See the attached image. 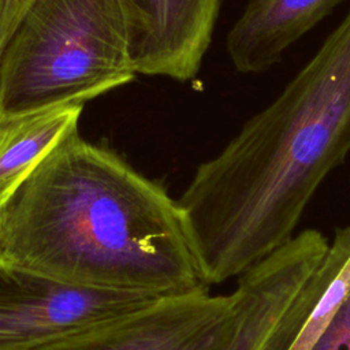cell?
Returning a JSON list of instances; mask_svg holds the SVG:
<instances>
[{
  "instance_id": "cell-1",
  "label": "cell",
  "mask_w": 350,
  "mask_h": 350,
  "mask_svg": "<svg viewBox=\"0 0 350 350\" xmlns=\"http://www.w3.org/2000/svg\"><path fill=\"white\" fill-rule=\"evenodd\" d=\"M350 153V10L313 57L178 200L204 282L219 284L286 245Z\"/></svg>"
},
{
  "instance_id": "cell-2",
  "label": "cell",
  "mask_w": 350,
  "mask_h": 350,
  "mask_svg": "<svg viewBox=\"0 0 350 350\" xmlns=\"http://www.w3.org/2000/svg\"><path fill=\"white\" fill-rule=\"evenodd\" d=\"M0 258L92 288L208 290L178 201L78 131L0 208Z\"/></svg>"
},
{
  "instance_id": "cell-3",
  "label": "cell",
  "mask_w": 350,
  "mask_h": 350,
  "mask_svg": "<svg viewBox=\"0 0 350 350\" xmlns=\"http://www.w3.org/2000/svg\"><path fill=\"white\" fill-rule=\"evenodd\" d=\"M135 74L120 0H34L0 57V113L83 105Z\"/></svg>"
},
{
  "instance_id": "cell-4",
  "label": "cell",
  "mask_w": 350,
  "mask_h": 350,
  "mask_svg": "<svg viewBox=\"0 0 350 350\" xmlns=\"http://www.w3.org/2000/svg\"><path fill=\"white\" fill-rule=\"evenodd\" d=\"M163 297L79 286L0 258V350H40Z\"/></svg>"
},
{
  "instance_id": "cell-5",
  "label": "cell",
  "mask_w": 350,
  "mask_h": 350,
  "mask_svg": "<svg viewBox=\"0 0 350 350\" xmlns=\"http://www.w3.org/2000/svg\"><path fill=\"white\" fill-rule=\"evenodd\" d=\"M237 324L234 294L168 295L40 350H227Z\"/></svg>"
},
{
  "instance_id": "cell-6",
  "label": "cell",
  "mask_w": 350,
  "mask_h": 350,
  "mask_svg": "<svg viewBox=\"0 0 350 350\" xmlns=\"http://www.w3.org/2000/svg\"><path fill=\"white\" fill-rule=\"evenodd\" d=\"M137 74L191 79L211 44L221 0H120Z\"/></svg>"
},
{
  "instance_id": "cell-7",
  "label": "cell",
  "mask_w": 350,
  "mask_h": 350,
  "mask_svg": "<svg viewBox=\"0 0 350 350\" xmlns=\"http://www.w3.org/2000/svg\"><path fill=\"white\" fill-rule=\"evenodd\" d=\"M342 1L247 0L227 36V52L234 67L243 74L267 71Z\"/></svg>"
},
{
  "instance_id": "cell-8",
  "label": "cell",
  "mask_w": 350,
  "mask_h": 350,
  "mask_svg": "<svg viewBox=\"0 0 350 350\" xmlns=\"http://www.w3.org/2000/svg\"><path fill=\"white\" fill-rule=\"evenodd\" d=\"M79 104L23 113H0V208L37 164L77 131Z\"/></svg>"
},
{
  "instance_id": "cell-9",
  "label": "cell",
  "mask_w": 350,
  "mask_h": 350,
  "mask_svg": "<svg viewBox=\"0 0 350 350\" xmlns=\"http://www.w3.org/2000/svg\"><path fill=\"white\" fill-rule=\"evenodd\" d=\"M283 317L282 306L262 294L237 301V324L227 350H261Z\"/></svg>"
},
{
  "instance_id": "cell-10",
  "label": "cell",
  "mask_w": 350,
  "mask_h": 350,
  "mask_svg": "<svg viewBox=\"0 0 350 350\" xmlns=\"http://www.w3.org/2000/svg\"><path fill=\"white\" fill-rule=\"evenodd\" d=\"M308 350H350V283Z\"/></svg>"
},
{
  "instance_id": "cell-11",
  "label": "cell",
  "mask_w": 350,
  "mask_h": 350,
  "mask_svg": "<svg viewBox=\"0 0 350 350\" xmlns=\"http://www.w3.org/2000/svg\"><path fill=\"white\" fill-rule=\"evenodd\" d=\"M34 0H0V57L19 21Z\"/></svg>"
}]
</instances>
